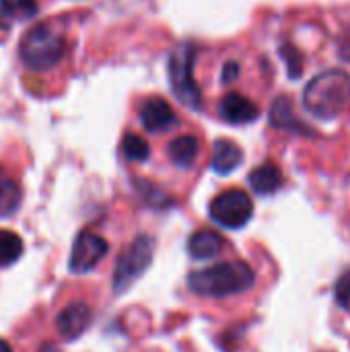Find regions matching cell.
<instances>
[{"label":"cell","instance_id":"obj_4","mask_svg":"<svg viewBox=\"0 0 350 352\" xmlns=\"http://www.w3.org/2000/svg\"><path fill=\"white\" fill-rule=\"evenodd\" d=\"M196 45L192 41L179 43L169 56V78L175 97L188 105L190 109H198L202 105L200 87L194 80V62H196Z\"/></svg>","mask_w":350,"mask_h":352},{"label":"cell","instance_id":"obj_23","mask_svg":"<svg viewBox=\"0 0 350 352\" xmlns=\"http://www.w3.org/2000/svg\"><path fill=\"white\" fill-rule=\"evenodd\" d=\"M8 31H10V19H8V14H4L0 10V41L8 37Z\"/></svg>","mask_w":350,"mask_h":352},{"label":"cell","instance_id":"obj_12","mask_svg":"<svg viewBox=\"0 0 350 352\" xmlns=\"http://www.w3.org/2000/svg\"><path fill=\"white\" fill-rule=\"evenodd\" d=\"M225 248V239L212 229H200L188 239V252L194 260H210Z\"/></svg>","mask_w":350,"mask_h":352},{"label":"cell","instance_id":"obj_3","mask_svg":"<svg viewBox=\"0 0 350 352\" xmlns=\"http://www.w3.org/2000/svg\"><path fill=\"white\" fill-rule=\"evenodd\" d=\"M64 50H66L64 37L50 25L41 23L25 33V37L21 39L19 56L27 68L47 70L62 60Z\"/></svg>","mask_w":350,"mask_h":352},{"label":"cell","instance_id":"obj_11","mask_svg":"<svg viewBox=\"0 0 350 352\" xmlns=\"http://www.w3.org/2000/svg\"><path fill=\"white\" fill-rule=\"evenodd\" d=\"M270 124L274 128L287 130V132H295V134H303V136H314V130L309 126H305L293 111V101L287 95H281L272 107H270Z\"/></svg>","mask_w":350,"mask_h":352},{"label":"cell","instance_id":"obj_8","mask_svg":"<svg viewBox=\"0 0 350 352\" xmlns=\"http://www.w3.org/2000/svg\"><path fill=\"white\" fill-rule=\"evenodd\" d=\"M91 324V309L89 305L74 301L70 305H66L60 316H58V332L62 334L64 340H76Z\"/></svg>","mask_w":350,"mask_h":352},{"label":"cell","instance_id":"obj_17","mask_svg":"<svg viewBox=\"0 0 350 352\" xmlns=\"http://www.w3.org/2000/svg\"><path fill=\"white\" fill-rule=\"evenodd\" d=\"M23 256V239L12 231H0V268L12 266Z\"/></svg>","mask_w":350,"mask_h":352},{"label":"cell","instance_id":"obj_18","mask_svg":"<svg viewBox=\"0 0 350 352\" xmlns=\"http://www.w3.org/2000/svg\"><path fill=\"white\" fill-rule=\"evenodd\" d=\"M122 153L128 161H134V163H140V161H146L149 155H151V146L149 142L138 136V134H126L124 140H122Z\"/></svg>","mask_w":350,"mask_h":352},{"label":"cell","instance_id":"obj_9","mask_svg":"<svg viewBox=\"0 0 350 352\" xmlns=\"http://www.w3.org/2000/svg\"><path fill=\"white\" fill-rule=\"evenodd\" d=\"M219 113L229 124H250L260 118V107L241 93H229L221 99Z\"/></svg>","mask_w":350,"mask_h":352},{"label":"cell","instance_id":"obj_10","mask_svg":"<svg viewBox=\"0 0 350 352\" xmlns=\"http://www.w3.org/2000/svg\"><path fill=\"white\" fill-rule=\"evenodd\" d=\"M140 124L149 132H163L175 124V113L171 105L161 97H151L140 109Z\"/></svg>","mask_w":350,"mask_h":352},{"label":"cell","instance_id":"obj_21","mask_svg":"<svg viewBox=\"0 0 350 352\" xmlns=\"http://www.w3.org/2000/svg\"><path fill=\"white\" fill-rule=\"evenodd\" d=\"M334 297H336V303L342 307V309H349L350 311V272L342 274L336 283V289H334Z\"/></svg>","mask_w":350,"mask_h":352},{"label":"cell","instance_id":"obj_19","mask_svg":"<svg viewBox=\"0 0 350 352\" xmlns=\"http://www.w3.org/2000/svg\"><path fill=\"white\" fill-rule=\"evenodd\" d=\"M0 10L8 16L29 19L37 12V0H0Z\"/></svg>","mask_w":350,"mask_h":352},{"label":"cell","instance_id":"obj_15","mask_svg":"<svg viewBox=\"0 0 350 352\" xmlns=\"http://www.w3.org/2000/svg\"><path fill=\"white\" fill-rule=\"evenodd\" d=\"M198 140L194 136H177L169 142V159L177 167H190L198 155Z\"/></svg>","mask_w":350,"mask_h":352},{"label":"cell","instance_id":"obj_2","mask_svg":"<svg viewBox=\"0 0 350 352\" xmlns=\"http://www.w3.org/2000/svg\"><path fill=\"white\" fill-rule=\"evenodd\" d=\"M254 270L239 260L221 262L217 266L196 270L188 276V285L196 295L204 297H229L254 287Z\"/></svg>","mask_w":350,"mask_h":352},{"label":"cell","instance_id":"obj_13","mask_svg":"<svg viewBox=\"0 0 350 352\" xmlns=\"http://www.w3.org/2000/svg\"><path fill=\"white\" fill-rule=\"evenodd\" d=\"M243 161V151L227 140V138H221L215 142V148H212V159H210V167L221 173V175H227L231 171H235Z\"/></svg>","mask_w":350,"mask_h":352},{"label":"cell","instance_id":"obj_6","mask_svg":"<svg viewBox=\"0 0 350 352\" xmlns=\"http://www.w3.org/2000/svg\"><path fill=\"white\" fill-rule=\"evenodd\" d=\"M254 217V202L248 192L231 188L221 192L210 204V219L227 229H241Z\"/></svg>","mask_w":350,"mask_h":352},{"label":"cell","instance_id":"obj_24","mask_svg":"<svg viewBox=\"0 0 350 352\" xmlns=\"http://www.w3.org/2000/svg\"><path fill=\"white\" fill-rule=\"evenodd\" d=\"M0 352H12V349L8 346V342H4V340H0Z\"/></svg>","mask_w":350,"mask_h":352},{"label":"cell","instance_id":"obj_7","mask_svg":"<svg viewBox=\"0 0 350 352\" xmlns=\"http://www.w3.org/2000/svg\"><path fill=\"white\" fill-rule=\"evenodd\" d=\"M107 250H109V245H107V241L103 237L85 231L72 243V254H70L68 266L76 274L89 272V270H93L105 258Z\"/></svg>","mask_w":350,"mask_h":352},{"label":"cell","instance_id":"obj_1","mask_svg":"<svg viewBox=\"0 0 350 352\" xmlns=\"http://www.w3.org/2000/svg\"><path fill=\"white\" fill-rule=\"evenodd\" d=\"M350 101V74L332 68L326 70L309 80L303 91V105L305 109L322 120L336 118Z\"/></svg>","mask_w":350,"mask_h":352},{"label":"cell","instance_id":"obj_20","mask_svg":"<svg viewBox=\"0 0 350 352\" xmlns=\"http://www.w3.org/2000/svg\"><path fill=\"white\" fill-rule=\"evenodd\" d=\"M281 56L287 60L289 76H291V78H299L301 72H303V58H301L299 50L293 47V45H289V43H285V45L281 47Z\"/></svg>","mask_w":350,"mask_h":352},{"label":"cell","instance_id":"obj_22","mask_svg":"<svg viewBox=\"0 0 350 352\" xmlns=\"http://www.w3.org/2000/svg\"><path fill=\"white\" fill-rule=\"evenodd\" d=\"M237 76H239V64H237V62H227L225 68H223V82L229 85V82H233Z\"/></svg>","mask_w":350,"mask_h":352},{"label":"cell","instance_id":"obj_14","mask_svg":"<svg viewBox=\"0 0 350 352\" xmlns=\"http://www.w3.org/2000/svg\"><path fill=\"white\" fill-rule=\"evenodd\" d=\"M283 182H285L283 171L272 163H264L250 173V186L260 196H270V194L278 192Z\"/></svg>","mask_w":350,"mask_h":352},{"label":"cell","instance_id":"obj_5","mask_svg":"<svg viewBox=\"0 0 350 352\" xmlns=\"http://www.w3.org/2000/svg\"><path fill=\"white\" fill-rule=\"evenodd\" d=\"M153 252H155V241L149 235H140L136 237L120 256V260L116 262V270H113V291L116 293H124L132 287L134 280H138L146 268L153 262Z\"/></svg>","mask_w":350,"mask_h":352},{"label":"cell","instance_id":"obj_16","mask_svg":"<svg viewBox=\"0 0 350 352\" xmlns=\"http://www.w3.org/2000/svg\"><path fill=\"white\" fill-rule=\"evenodd\" d=\"M21 204V188L0 169V219L12 217Z\"/></svg>","mask_w":350,"mask_h":352}]
</instances>
